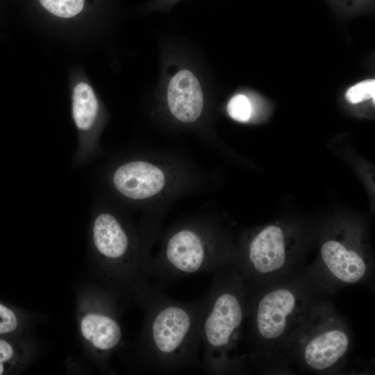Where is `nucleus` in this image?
<instances>
[{
	"label": "nucleus",
	"instance_id": "nucleus-16",
	"mask_svg": "<svg viewBox=\"0 0 375 375\" xmlns=\"http://www.w3.org/2000/svg\"><path fill=\"white\" fill-rule=\"evenodd\" d=\"M18 326L15 312L0 302V335L14 332Z\"/></svg>",
	"mask_w": 375,
	"mask_h": 375
},
{
	"label": "nucleus",
	"instance_id": "nucleus-7",
	"mask_svg": "<svg viewBox=\"0 0 375 375\" xmlns=\"http://www.w3.org/2000/svg\"><path fill=\"white\" fill-rule=\"evenodd\" d=\"M115 188L124 197L134 199L151 197L162 190L165 183L162 171L145 161L126 162L112 176Z\"/></svg>",
	"mask_w": 375,
	"mask_h": 375
},
{
	"label": "nucleus",
	"instance_id": "nucleus-2",
	"mask_svg": "<svg viewBox=\"0 0 375 375\" xmlns=\"http://www.w3.org/2000/svg\"><path fill=\"white\" fill-rule=\"evenodd\" d=\"M247 310L246 288L239 273L217 274L205 296L201 326L203 363L208 372H222L235 362L232 353Z\"/></svg>",
	"mask_w": 375,
	"mask_h": 375
},
{
	"label": "nucleus",
	"instance_id": "nucleus-12",
	"mask_svg": "<svg viewBox=\"0 0 375 375\" xmlns=\"http://www.w3.org/2000/svg\"><path fill=\"white\" fill-rule=\"evenodd\" d=\"M38 1L48 12L60 19H70L77 16L85 6V0Z\"/></svg>",
	"mask_w": 375,
	"mask_h": 375
},
{
	"label": "nucleus",
	"instance_id": "nucleus-14",
	"mask_svg": "<svg viewBox=\"0 0 375 375\" xmlns=\"http://www.w3.org/2000/svg\"><path fill=\"white\" fill-rule=\"evenodd\" d=\"M345 97L351 103H358L369 99H373L374 102L375 80H365L353 85L347 91Z\"/></svg>",
	"mask_w": 375,
	"mask_h": 375
},
{
	"label": "nucleus",
	"instance_id": "nucleus-5",
	"mask_svg": "<svg viewBox=\"0 0 375 375\" xmlns=\"http://www.w3.org/2000/svg\"><path fill=\"white\" fill-rule=\"evenodd\" d=\"M286 260L283 232L280 227L271 225L252 239L247 256L237 267L246 276L265 275L283 269Z\"/></svg>",
	"mask_w": 375,
	"mask_h": 375
},
{
	"label": "nucleus",
	"instance_id": "nucleus-6",
	"mask_svg": "<svg viewBox=\"0 0 375 375\" xmlns=\"http://www.w3.org/2000/svg\"><path fill=\"white\" fill-rule=\"evenodd\" d=\"M350 338L336 324H329L310 335L302 348L303 360L310 369L325 371L335 365L347 353Z\"/></svg>",
	"mask_w": 375,
	"mask_h": 375
},
{
	"label": "nucleus",
	"instance_id": "nucleus-1",
	"mask_svg": "<svg viewBox=\"0 0 375 375\" xmlns=\"http://www.w3.org/2000/svg\"><path fill=\"white\" fill-rule=\"evenodd\" d=\"M144 321L140 356L147 369L170 373L195 365L201 344L205 297L190 302L172 299L150 283L139 299Z\"/></svg>",
	"mask_w": 375,
	"mask_h": 375
},
{
	"label": "nucleus",
	"instance_id": "nucleus-4",
	"mask_svg": "<svg viewBox=\"0 0 375 375\" xmlns=\"http://www.w3.org/2000/svg\"><path fill=\"white\" fill-rule=\"evenodd\" d=\"M303 299L288 288H280L265 294L253 308V331L262 340L283 337L299 311Z\"/></svg>",
	"mask_w": 375,
	"mask_h": 375
},
{
	"label": "nucleus",
	"instance_id": "nucleus-9",
	"mask_svg": "<svg viewBox=\"0 0 375 375\" xmlns=\"http://www.w3.org/2000/svg\"><path fill=\"white\" fill-rule=\"evenodd\" d=\"M323 262L340 282L353 284L361 281L368 270V263L361 254L337 240H328L321 248Z\"/></svg>",
	"mask_w": 375,
	"mask_h": 375
},
{
	"label": "nucleus",
	"instance_id": "nucleus-8",
	"mask_svg": "<svg viewBox=\"0 0 375 375\" xmlns=\"http://www.w3.org/2000/svg\"><path fill=\"white\" fill-rule=\"evenodd\" d=\"M167 103L172 115L178 121L191 123L201 115L204 97L197 76L188 69H181L169 79Z\"/></svg>",
	"mask_w": 375,
	"mask_h": 375
},
{
	"label": "nucleus",
	"instance_id": "nucleus-11",
	"mask_svg": "<svg viewBox=\"0 0 375 375\" xmlns=\"http://www.w3.org/2000/svg\"><path fill=\"white\" fill-rule=\"evenodd\" d=\"M72 116L76 129L83 135L94 127L99 113V102L93 88L86 81H78L72 90Z\"/></svg>",
	"mask_w": 375,
	"mask_h": 375
},
{
	"label": "nucleus",
	"instance_id": "nucleus-10",
	"mask_svg": "<svg viewBox=\"0 0 375 375\" xmlns=\"http://www.w3.org/2000/svg\"><path fill=\"white\" fill-rule=\"evenodd\" d=\"M81 332L96 349L104 353L114 350L122 336L119 322L106 312H94L85 315L81 321Z\"/></svg>",
	"mask_w": 375,
	"mask_h": 375
},
{
	"label": "nucleus",
	"instance_id": "nucleus-3",
	"mask_svg": "<svg viewBox=\"0 0 375 375\" xmlns=\"http://www.w3.org/2000/svg\"><path fill=\"white\" fill-rule=\"evenodd\" d=\"M207 231L185 226L169 235L153 259V277L164 288L186 276L216 269L228 258L215 245Z\"/></svg>",
	"mask_w": 375,
	"mask_h": 375
},
{
	"label": "nucleus",
	"instance_id": "nucleus-13",
	"mask_svg": "<svg viewBox=\"0 0 375 375\" xmlns=\"http://www.w3.org/2000/svg\"><path fill=\"white\" fill-rule=\"evenodd\" d=\"M229 116L240 122H248L251 116L252 106L249 98L242 94L233 96L228 103Z\"/></svg>",
	"mask_w": 375,
	"mask_h": 375
},
{
	"label": "nucleus",
	"instance_id": "nucleus-15",
	"mask_svg": "<svg viewBox=\"0 0 375 375\" xmlns=\"http://www.w3.org/2000/svg\"><path fill=\"white\" fill-rule=\"evenodd\" d=\"M16 360L15 346L10 341L0 338V375L8 372Z\"/></svg>",
	"mask_w": 375,
	"mask_h": 375
}]
</instances>
